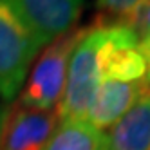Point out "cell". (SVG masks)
<instances>
[{"instance_id": "cell-1", "label": "cell", "mask_w": 150, "mask_h": 150, "mask_svg": "<svg viewBox=\"0 0 150 150\" xmlns=\"http://www.w3.org/2000/svg\"><path fill=\"white\" fill-rule=\"evenodd\" d=\"M45 47L15 0H0V98H18L25 78Z\"/></svg>"}, {"instance_id": "cell-2", "label": "cell", "mask_w": 150, "mask_h": 150, "mask_svg": "<svg viewBox=\"0 0 150 150\" xmlns=\"http://www.w3.org/2000/svg\"><path fill=\"white\" fill-rule=\"evenodd\" d=\"M91 25L74 27L40 51L20 91L16 105L33 110H56L67 81L72 52Z\"/></svg>"}, {"instance_id": "cell-3", "label": "cell", "mask_w": 150, "mask_h": 150, "mask_svg": "<svg viewBox=\"0 0 150 150\" xmlns=\"http://www.w3.org/2000/svg\"><path fill=\"white\" fill-rule=\"evenodd\" d=\"M109 27L91 25L72 52L67 71V81L58 103L60 121H85L87 109L96 87L101 81V56Z\"/></svg>"}, {"instance_id": "cell-4", "label": "cell", "mask_w": 150, "mask_h": 150, "mask_svg": "<svg viewBox=\"0 0 150 150\" xmlns=\"http://www.w3.org/2000/svg\"><path fill=\"white\" fill-rule=\"evenodd\" d=\"M60 120L56 110H33L16 105L6 117L0 150H44Z\"/></svg>"}, {"instance_id": "cell-5", "label": "cell", "mask_w": 150, "mask_h": 150, "mask_svg": "<svg viewBox=\"0 0 150 150\" xmlns=\"http://www.w3.org/2000/svg\"><path fill=\"white\" fill-rule=\"evenodd\" d=\"M148 91V83L143 81H117L103 78L96 87L85 121L96 130L105 132L120 120V117L130 110L136 101Z\"/></svg>"}, {"instance_id": "cell-6", "label": "cell", "mask_w": 150, "mask_h": 150, "mask_svg": "<svg viewBox=\"0 0 150 150\" xmlns=\"http://www.w3.org/2000/svg\"><path fill=\"white\" fill-rule=\"evenodd\" d=\"M20 11L47 45L74 29L83 0H15Z\"/></svg>"}, {"instance_id": "cell-7", "label": "cell", "mask_w": 150, "mask_h": 150, "mask_svg": "<svg viewBox=\"0 0 150 150\" xmlns=\"http://www.w3.org/2000/svg\"><path fill=\"white\" fill-rule=\"evenodd\" d=\"M105 134V150H150V89Z\"/></svg>"}, {"instance_id": "cell-8", "label": "cell", "mask_w": 150, "mask_h": 150, "mask_svg": "<svg viewBox=\"0 0 150 150\" xmlns=\"http://www.w3.org/2000/svg\"><path fill=\"white\" fill-rule=\"evenodd\" d=\"M44 150H105V134L87 121H60Z\"/></svg>"}, {"instance_id": "cell-9", "label": "cell", "mask_w": 150, "mask_h": 150, "mask_svg": "<svg viewBox=\"0 0 150 150\" xmlns=\"http://www.w3.org/2000/svg\"><path fill=\"white\" fill-rule=\"evenodd\" d=\"M121 24L130 27V31L136 35L139 42L150 38V0H145L143 4H139L134 11L128 15Z\"/></svg>"}, {"instance_id": "cell-10", "label": "cell", "mask_w": 150, "mask_h": 150, "mask_svg": "<svg viewBox=\"0 0 150 150\" xmlns=\"http://www.w3.org/2000/svg\"><path fill=\"white\" fill-rule=\"evenodd\" d=\"M143 2L145 0H98V6L105 13L116 16L117 22H121Z\"/></svg>"}, {"instance_id": "cell-11", "label": "cell", "mask_w": 150, "mask_h": 150, "mask_svg": "<svg viewBox=\"0 0 150 150\" xmlns=\"http://www.w3.org/2000/svg\"><path fill=\"white\" fill-rule=\"evenodd\" d=\"M139 51H141V54L145 58V65H146V76H145V80L150 85V38L139 42Z\"/></svg>"}, {"instance_id": "cell-12", "label": "cell", "mask_w": 150, "mask_h": 150, "mask_svg": "<svg viewBox=\"0 0 150 150\" xmlns=\"http://www.w3.org/2000/svg\"><path fill=\"white\" fill-rule=\"evenodd\" d=\"M6 117H7V109L0 103V137H2V130H4V125H6Z\"/></svg>"}]
</instances>
